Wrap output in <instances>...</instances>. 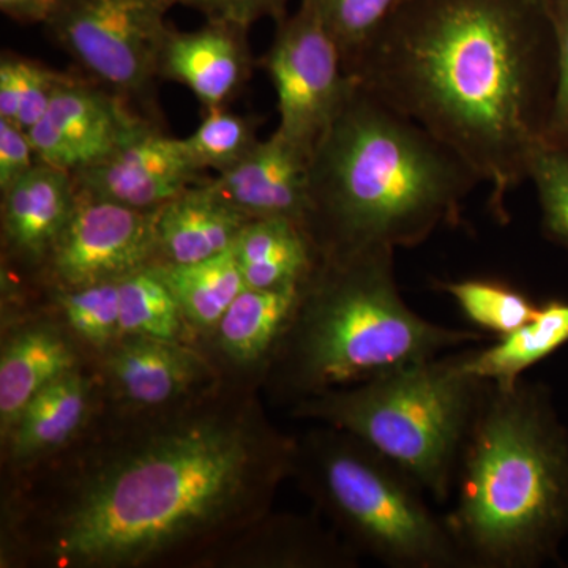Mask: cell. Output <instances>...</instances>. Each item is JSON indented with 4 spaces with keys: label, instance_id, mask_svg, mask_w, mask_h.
<instances>
[{
    "label": "cell",
    "instance_id": "603a6c76",
    "mask_svg": "<svg viewBox=\"0 0 568 568\" xmlns=\"http://www.w3.org/2000/svg\"><path fill=\"white\" fill-rule=\"evenodd\" d=\"M248 532V562L265 567H355L358 552L339 534L301 517L267 515Z\"/></svg>",
    "mask_w": 568,
    "mask_h": 568
},
{
    "label": "cell",
    "instance_id": "cb8c5ba5",
    "mask_svg": "<svg viewBox=\"0 0 568 568\" xmlns=\"http://www.w3.org/2000/svg\"><path fill=\"white\" fill-rule=\"evenodd\" d=\"M155 265L173 291L183 320L200 331H215L226 310L246 287L233 248L197 263Z\"/></svg>",
    "mask_w": 568,
    "mask_h": 568
},
{
    "label": "cell",
    "instance_id": "2e32d148",
    "mask_svg": "<svg viewBox=\"0 0 568 568\" xmlns=\"http://www.w3.org/2000/svg\"><path fill=\"white\" fill-rule=\"evenodd\" d=\"M0 196L3 250L26 267L43 268L77 204L73 178L39 163Z\"/></svg>",
    "mask_w": 568,
    "mask_h": 568
},
{
    "label": "cell",
    "instance_id": "9a60e30c",
    "mask_svg": "<svg viewBox=\"0 0 568 568\" xmlns=\"http://www.w3.org/2000/svg\"><path fill=\"white\" fill-rule=\"evenodd\" d=\"M310 155L275 132L242 162L207 182L220 200L248 219H308Z\"/></svg>",
    "mask_w": 568,
    "mask_h": 568
},
{
    "label": "cell",
    "instance_id": "d6a6232c",
    "mask_svg": "<svg viewBox=\"0 0 568 568\" xmlns=\"http://www.w3.org/2000/svg\"><path fill=\"white\" fill-rule=\"evenodd\" d=\"M293 0H179V6L200 11L207 21L250 29L260 20L282 21Z\"/></svg>",
    "mask_w": 568,
    "mask_h": 568
},
{
    "label": "cell",
    "instance_id": "1f68e13d",
    "mask_svg": "<svg viewBox=\"0 0 568 568\" xmlns=\"http://www.w3.org/2000/svg\"><path fill=\"white\" fill-rule=\"evenodd\" d=\"M556 37V85L544 141L568 149V0H548Z\"/></svg>",
    "mask_w": 568,
    "mask_h": 568
},
{
    "label": "cell",
    "instance_id": "e0dca14e",
    "mask_svg": "<svg viewBox=\"0 0 568 568\" xmlns=\"http://www.w3.org/2000/svg\"><path fill=\"white\" fill-rule=\"evenodd\" d=\"M93 390L80 368L41 390L7 436L10 462L29 469L71 446L91 424Z\"/></svg>",
    "mask_w": 568,
    "mask_h": 568
},
{
    "label": "cell",
    "instance_id": "6da1fadb",
    "mask_svg": "<svg viewBox=\"0 0 568 568\" xmlns=\"http://www.w3.org/2000/svg\"><path fill=\"white\" fill-rule=\"evenodd\" d=\"M297 439L252 392L215 386L155 410L125 409L36 465L13 511L24 556L63 568L204 558L271 514Z\"/></svg>",
    "mask_w": 568,
    "mask_h": 568
},
{
    "label": "cell",
    "instance_id": "ffe728a7",
    "mask_svg": "<svg viewBox=\"0 0 568 568\" xmlns=\"http://www.w3.org/2000/svg\"><path fill=\"white\" fill-rule=\"evenodd\" d=\"M246 287L304 284L320 264L321 253L304 224L290 219H253L233 245Z\"/></svg>",
    "mask_w": 568,
    "mask_h": 568
},
{
    "label": "cell",
    "instance_id": "484cf974",
    "mask_svg": "<svg viewBox=\"0 0 568 568\" xmlns=\"http://www.w3.org/2000/svg\"><path fill=\"white\" fill-rule=\"evenodd\" d=\"M121 336L140 335L179 342L182 312L155 264L119 282Z\"/></svg>",
    "mask_w": 568,
    "mask_h": 568
},
{
    "label": "cell",
    "instance_id": "44dd1931",
    "mask_svg": "<svg viewBox=\"0 0 568 568\" xmlns=\"http://www.w3.org/2000/svg\"><path fill=\"white\" fill-rule=\"evenodd\" d=\"M302 287H245L216 325L222 353L239 366H271L284 332L290 327Z\"/></svg>",
    "mask_w": 568,
    "mask_h": 568
},
{
    "label": "cell",
    "instance_id": "f1b7e54d",
    "mask_svg": "<svg viewBox=\"0 0 568 568\" xmlns=\"http://www.w3.org/2000/svg\"><path fill=\"white\" fill-rule=\"evenodd\" d=\"M316 14L334 37L346 70L406 0H298Z\"/></svg>",
    "mask_w": 568,
    "mask_h": 568
},
{
    "label": "cell",
    "instance_id": "83f0119b",
    "mask_svg": "<svg viewBox=\"0 0 568 568\" xmlns=\"http://www.w3.org/2000/svg\"><path fill=\"white\" fill-rule=\"evenodd\" d=\"M257 125V119L216 108L205 112L190 136L182 138L183 148L197 170L222 174L252 152L260 141Z\"/></svg>",
    "mask_w": 568,
    "mask_h": 568
},
{
    "label": "cell",
    "instance_id": "d6986e66",
    "mask_svg": "<svg viewBox=\"0 0 568 568\" xmlns=\"http://www.w3.org/2000/svg\"><path fill=\"white\" fill-rule=\"evenodd\" d=\"M78 365L69 336L51 324H32L11 335L0 355V433L6 440L24 407Z\"/></svg>",
    "mask_w": 568,
    "mask_h": 568
},
{
    "label": "cell",
    "instance_id": "7402d4cb",
    "mask_svg": "<svg viewBox=\"0 0 568 568\" xmlns=\"http://www.w3.org/2000/svg\"><path fill=\"white\" fill-rule=\"evenodd\" d=\"M568 345V302L560 298L538 304L528 323L510 334L497 336L485 347L463 351L470 375L499 387H510L525 373Z\"/></svg>",
    "mask_w": 568,
    "mask_h": 568
},
{
    "label": "cell",
    "instance_id": "7c38bea8",
    "mask_svg": "<svg viewBox=\"0 0 568 568\" xmlns=\"http://www.w3.org/2000/svg\"><path fill=\"white\" fill-rule=\"evenodd\" d=\"M71 178L78 193L138 211H156L190 186L203 185L212 179L194 166L182 140L164 134L159 123L102 163Z\"/></svg>",
    "mask_w": 568,
    "mask_h": 568
},
{
    "label": "cell",
    "instance_id": "ac0fdd59",
    "mask_svg": "<svg viewBox=\"0 0 568 568\" xmlns=\"http://www.w3.org/2000/svg\"><path fill=\"white\" fill-rule=\"evenodd\" d=\"M250 220L207 183L190 186L156 211L159 263L192 264L226 252Z\"/></svg>",
    "mask_w": 568,
    "mask_h": 568
},
{
    "label": "cell",
    "instance_id": "3957f363",
    "mask_svg": "<svg viewBox=\"0 0 568 568\" xmlns=\"http://www.w3.org/2000/svg\"><path fill=\"white\" fill-rule=\"evenodd\" d=\"M480 179L435 134L354 80L308 162L321 257L414 248L462 220Z\"/></svg>",
    "mask_w": 568,
    "mask_h": 568
},
{
    "label": "cell",
    "instance_id": "4316f807",
    "mask_svg": "<svg viewBox=\"0 0 568 568\" xmlns=\"http://www.w3.org/2000/svg\"><path fill=\"white\" fill-rule=\"evenodd\" d=\"M70 73H61L17 52L0 58V119L29 130L43 118Z\"/></svg>",
    "mask_w": 568,
    "mask_h": 568
},
{
    "label": "cell",
    "instance_id": "4fadbf2b",
    "mask_svg": "<svg viewBox=\"0 0 568 568\" xmlns=\"http://www.w3.org/2000/svg\"><path fill=\"white\" fill-rule=\"evenodd\" d=\"M104 377L123 409L155 410L215 387L216 376L205 358L179 342L125 335L108 349Z\"/></svg>",
    "mask_w": 568,
    "mask_h": 568
},
{
    "label": "cell",
    "instance_id": "ba28073f",
    "mask_svg": "<svg viewBox=\"0 0 568 568\" xmlns=\"http://www.w3.org/2000/svg\"><path fill=\"white\" fill-rule=\"evenodd\" d=\"M179 0H58L48 37L82 77L151 110L160 54Z\"/></svg>",
    "mask_w": 568,
    "mask_h": 568
},
{
    "label": "cell",
    "instance_id": "836d02e7",
    "mask_svg": "<svg viewBox=\"0 0 568 568\" xmlns=\"http://www.w3.org/2000/svg\"><path fill=\"white\" fill-rule=\"evenodd\" d=\"M39 163L29 133L0 119V192L31 173Z\"/></svg>",
    "mask_w": 568,
    "mask_h": 568
},
{
    "label": "cell",
    "instance_id": "7a4b0ae2",
    "mask_svg": "<svg viewBox=\"0 0 568 568\" xmlns=\"http://www.w3.org/2000/svg\"><path fill=\"white\" fill-rule=\"evenodd\" d=\"M556 71L548 0H406L347 67L457 153L500 224L544 142Z\"/></svg>",
    "mask_w": 568,
    "mask_h": 568
},
{
    "label": "cell",
    "instance_id": "5b68a950",
    "mask_svg": "<svg viewBox=\"0 0 568 568\" xmlns=\"http://www.w3.org/2000/svg\"><path fill=\"white\" fill-rule=\"evenodd\" d=\"M395 252L321 257L268 372L294 402L485 342L418 315L396 283Z\"/></svg>",
    "mask_w": 568,
    "mask_h": 568
},
{
    "label": "cell",
    "instance_id": "30bf717a",
    "mask_svg": "<svg viewBox=\"0 0 568 568\" xmlns=\"http://www.w3.org/2000/svg\"><path fill=\"white\" fill-rule=\"evenodd\" d=\"M156 211L78 193L69 223L41 271L55 290L69 291L121 282L159 263Z\"/></svg>",
    "mask_w": 568,
    "mask_h": 568
},
{
    "label": "cell",
    "instance_id": "8fae6325",
    "mask_svg": "<svg viewBox=\"0 0 568 568\" xmlns=\"http://www.w3.org/2000/svg\"><path fill=\"white\" fill-rule=\"evenodd\" d=\"M118 93L71 74L29 136L39 162L71 175L102 163L153 125Z\"/></svg>",
    "mask_w": 568,
    "mask_h": 568
},
{
    "label": "cell",
    "instance_id": "277c9868",
    "mask_svg": "<svg viewBox=\"0 0 568 568\" xmlns=\"http://www.w3.org/2000/svg\"><path fill=\"white\" fill-rule=\"evenodd\" d=\"M448 529L469 568H537L568 537V428L551 392L488 383L455 478Z\"/></svg>",
    "mask_w": 568,
    "mask_h": 568
},
{
    "label": "cell",
    "instance_id": "8992f818",
    "mask_svg": "<svg viewBox=\"0 0 568 568\" xmlns=\"http://www.w3.org/2000/svg\"><path fill=\"white\" fill-rule=\"evenodd\" d=\"M463 351L298 399L293 414L364 440L447 503L488 387L467 372Z\"/></svg>",
    "mask_w": 568,
    "mask_h": 568
},
{
    "label": "cell",
    "instance_id": "f546056e",
    "mask_svg": "<svg viewBox=\"0 0 568 568\" xmlns=\"http://www.w3.org/2000/svg\"><path fill=\"white\" fill-rule=\"evenodd\" d=\"M71 331L97 349H110L121 336L119 282L58 291Z\"/></svg>",
    "mask_w": 568,
    "mask_h": 568
},
{
    "label": "cell",
    "instance_id": "4dcf8cb0",
    "mask_svg": "<svg viewBox=\"0 0 568 568\" xmlns=\"http://www.w3.org/2000/svg\"><path fill=\"white\" fill-rule=\"evenodd\" d=\"M528 182L536 189L545 237L568 250V149L540 142Z\"/></svg>",
    "mask_w": 568,
    "mask_h": 568
},
{
    "label": "cell",
    "instance_id": "52a82bcc",
    "mask_svg": "<svg viewBox=\"0 0 568 568\" xmlns=\"http://www.w3.org/2000/svg\"><path fill=\"white\" fill-rule=\"evenodd\" d=\"M294 476L358 555L394 568H469L416 478L349 433L324 425L297 439Z\"/></svg>",
    "mask_w": 568,
    "mask_h": 568
},
{
    "label": "cell",
    "instance_id": "e575fe53",
    "mask_svg": "<svg viewBox=\"0 0 568 568\" xmlns=\"http://www.w3.org/2000/svg\"><path fill=\"white\" fill-rule=\"evenodd\" d=\"M58 0H0V11L21 24H41L50 20Z\"/></svg>",
    "mask_w": 568,
    "mask_h": 568
},
{
    "label": "cell",
    "instance_id": "5bb4252c",
    "mask_svg": "<svg viewBox=\"0 0 568 568\" xmlns=\"http://www.w3.org/2000/svg\"><path fill=\"white\" fill-rule=\"evenodd\" d=\"M248 31L219 21L192 32L170 26L160 54V80L185 85L204 112L227 108L252 78Z\"/></svg>",
    "mask_w": 568,
    "mask_h": 568
},
{
    "label": "cell",
    "instance_id": "9c48e42d",
    "mask_svg": "<svg viewBox=\"0 0 568 568\" xmlns=\"http://www.w3.org/2000/svg\"><path fill=\"white\" fill-rule=\"evenodd\" d=\"M275 24L263 67L276 93V132L310 155L345 102L354 78L334 37L304 3Z\"/></svg>",
    "mask_w": 568,
    "mask_h": 568
},
{
    "label": "cell",
    "instance_id": "d4e9b609",
    "mask_svg": "<svg viewBox=\"0 0 568 568\" xmlns=\"http://www.w3.org/2000/svg\"><path fill=\"white\" fill-rule=\"evenodd\" d=\"M435 287L454 298L467 321L496 338L517 331L537 312L525 291L504 280H436Z\"/></svg>",
    "mask_w": 568,
    "mask_h": 568
}]
</instances>
